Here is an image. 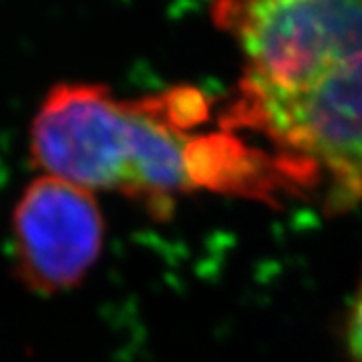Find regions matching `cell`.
I'll return each mask as SVG.
<instances>
[{
	"label": "cell",
	"mask_w": 362,
	"mask_h": 362,
	"mask_svg": "<svg viewBox=\"0 0 362 362\" xmlns=\"http://www.w3.org/2000/svg\"><path fill=\"white\" fill-rule=\"evenodd\" d=\"M11 232L16 276L28 290L51 296L77 288L95 268L105 218L93 192L42 173L16 199Z\"/></svg>",
	"instance_id": "3"
},
{
	"label": "cell",
	"mask_w": 362,
	"mask_h": 362,
	"mask_svg": "<svg viewBox=\"0 0 362 362\" xmlns=\"http://www.w3.org/2000/svg\"><path fill=\"white\" fill-rule=\"evenodd\" d=\"M346 344L354 362H362V278L356 296L350 306L349 322H346Z\"/></svg>",
	"instance_id": "4"
},
{
	"label": "cell",
	"mask_w": 362,
	"mask_h": 362,
	"mask_svg": "<svg viewBox=\"0 0 362 362\" xmlns=\"http://www.w3.org/2000/svg\"><path fill=\"white\" fill-rule=\"evenodd\" d=\"M244 73L232 127L264 135L282 173L362 199V0H214Z\"/></svg>",
	"instance_id": "1"
},
{
	"label": "cell",
	"mask_w": 362,
	"mask_h": 362,
	"mask_svg": "<svg viewBox=\"0 0 362 362\" xmlns=\"http://www.w3.org/2000/svg\"><path fill=\"white\" fill-rule=\"evenodd\" d=\"M204 95L173 89L139 101L93 83L52 87L30 125V157L42 173L87 192H117L168 206L194 192L254 194L278 171L232 133H195Z\"/></svg>",
	"instance_id": "2"
}]
</instances>
